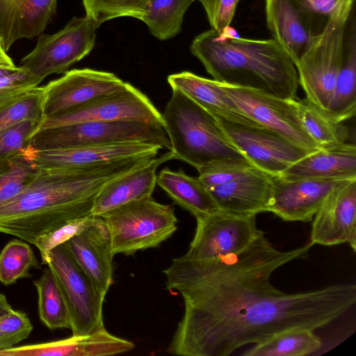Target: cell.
<instances>
[{"label":"cell","instance_id":"obj_32","mask_svg":"<svg viewBox=\"0 0 356 356\" xmlns=\"http://www.w3.org/2000/svg\"><path fill=\"white\" fill-rule=\"evenodd\" d=\"M40 266L28 243L14 239L8 242L0 253V282L10 285L30 276L31 268Z\"/></svg>","mask_w":356,"mask_h":356},{"label":"cell","instance_id":"obj_6","mask_svg":"<svg viewBox=\"0 0 356 356\" xmlns=\"http://www.w3.org/2000/svg\"><path fill=\"white\" fill-rule=\"evenodd\" d=\"M143 143L171 149L161 126L138 120L86 122L38 128L29 145L38 150L115 143Z\"/></svg>","mask_w":356,"mask_h":356},{"label":"cell","instance_id":"obj_5","mask_svg":"<svg viewBox=\"0 0 356 356\" xmlns=\"http://www.w3.org/2000/svg\"><path fill=\"white\" fill-rule=\"evenodd\" d=\"M100 216L110 232L114 255L156 248L177 229L173 207L152 196L131 201Z\"/></svg>","mask_w":356,"mask_h":356},{"label":"cell","instance_id":"obj_35","mask_svg":"<svg viewBox=\"0 0 356 356\" xmlns=\"http://www.w3.org/2000/svg\"><path fill=\"white\" fill-rule=\"evenodd\" d=\"M257 168L246 159L221 160L200 168L198 178L209 189L237 179Z\"/></svg>","mask_w":356,"mask_h":356},{"label":"cell","instance_id":"obj_29","mask_svg":"<svg viewBox=\"0 0 356 356\" xmlns=\"http://www.w3.org/2000/svg\"><path fill=\"white\" fill-rule=\"evenodd\" d=\"M38 296V314L49 329L72 327L70 309L59 282L48 267L42 276L33 281Z\"/></svg>","mask_w":356,"mask_h":356},{"label":"cell","instance_id":"obj_41","mask_svg":"<svg viewBox=\"0 0 356 356\" xmlns=\"http://www.w3.org/2000/svg\"><path fill=\"white\" fill-rule=\"evenodd\" d=\"M307 13L327 20L337 15H349L355 0H294Z\"/></svg>","mask_w":356,"mask_h":356},{"label":"cell","instance_id":"obj_7","mask_svg":"<svg viewBox=\"0 0 356 356\" xmlns=\"http://www.w3.org/2000/svg\"><path fill=\"white\" fill-rule=\"evenodd\" d=\"M350 15H337L329 18L295 65L298 84L306 98L325 113L341 65Z\"/></svg>","mask_w":356,"mask_h":356},{"label":"cell","instance_id":"obj_3","mask_svg":"<svg viewBox=\"0 0 356 356\" xmlns=\"http://www.w3.org/2000/svg\"><path fill=\"white\" fill-rule=\"evenodd\" d=\"M228 29L221 33L213 29L201 33L191 45V54L213 79L282 99H296L297 70L279 44L273 39L236 36Z\"/></svg>","mask_w":356,"mask_h":356},{"label":"cell","instance_id":"obj_9","mask_svg":"<svg viewBox=\"0 0 356 356\" xmlns=\"http://www.w3.org/2000/svg\"><path fill=\"white\" fill-rule=\"evenodd\" d=\"M47 266L57 277L67 302L72 335H87L104 329V297L64 244L51 250Z\"/></svg>","mask_w":356,"mask_h":356},{"label":"cell","instance_id":"obj_11","mask_svg":"<svg viewBox=\"0 0 356 356\" xmlns=\"http://www.w3.org/2000/svg\"><path fill=\"white\" fill-rule=\"evenodd\" d=\"M256 216L218 210L195 217V232L183 256L211 259L245 249L264 233L257 228Z\"/></svg>","mask_w":356,"mask_h":356},{"label":"cell","instance_id":"obj_44","mask_svg":"<svg viewBox=\"0 0 356 356\" xmlns=\"http://www.w3.org/2000/svg\"><path fill=\"white\" fill-rule=\"evenodd\" d=\"M19 67L18 66V68L17 69H9V68H5V67H0V78L1 77H3V76H8V75H10L13 73H14L15 72L17 71L18 70H19Z\"/></svg>","mask_w":356,"mask_h":356},{"label":"cell","instance_id":"obj_45","mask_svg":"<svg viewBox=\"0 0 356 356\" xmlns=\"http://www.w3.org/2000/svg\"><path fill=\"white\" fill-rule=\"evenodd\" d=\"M66 341V346H67V356H70V346H69V339H65Z\"/></svg>","mask_w":356,"mask_h":356},{"label":"cell","instance_id":"obj_4","mask_svg":"<svg viewBox=\"0 0 356 356\" xmlns=\"http://www.w3.org/2000/svg\"><path fill=\"white\" fill-rule=\"evenodd\" d=\"M161 113L174 159L197 170L211 163L245 159L229 142L215 117L177 89Z\"/></svg>","mask_w":356,"mask_h":356},{"label":"cell","instance_id":"obj_30","mask_svg":"<svg viewBox=\"0 0 356 356\" xmlns=\"http://www.w3.org/2000/svg\"><path fill=\"white\" fill-rule=\"evenodd\" d=\"M194 0H152L140 20L160 40L170 39L181 30L184 15Z\"/></svg>","mask_w":356,"mask_h":356},{"label":"cell","instance_id":"obj_13","mask_svg":"<svg viewBox=\"0 0 356 356\" xmlns=\"http://www.w3.org/2000/svg\"><path fill=\"white\" fill-rule=\"evenodd\" d=\"M111 72L74 69L43 87V119L63 115L127 85Z\"/></svg>","mask_w":356,"mask_h":356},{"label":"cell","instance_id":"obj_33","mask_svg":"<svg viewBox=\"0 0 356 356\" xmlns=\"http://www.w3.org/2000/svg\"><path fill=\"white\" fill-rule=\"evenodd\" d=\"M43 87H35L0 104V131L26 120L42 121Z\"/></svg>","mask_w":356,"mask_h":356},{"label":"cell","instance_id":"obj_40","mask_svg":"<svg viewBox=\"0 0 356 356\" xmlns=\"http://www.w3.org/2000/svg\"><path fill=\"white\" fill-rule=\"evenodd\" d=\"M203 6L211 29L219 33L226 30L234 18L240 0H194Z\"/></svg>","mask_w":356,"mask_h":356},{"label":"cell","instance_id":"obj_16","mask_svg":"<svg viewBox=\"0 0 356 356\" xmlns=\"http://www.w3.org/2000/svg\"><path fill=\"white\" fill-rule=\"evenodd\" d=\"M309 243L325 246L348 243L356 251V179L327 195L312 219Z\"/></svg>","mask_w":356,"mask_h":356},{"label":"cell","instance_id":"obj_38","mask_svg":"<svg viewBox=\"0 0 356 356\" xmlns=\"http://www.w3.org/2000/svg\"><path fill=\"white\" fill-rule=\"evenodd\" d=\"M41 122L26 120L0 131V160L26 148Z\"/></svg>","mask_w":356,"mask_h":356},{"label":"cell","instance_id":"obj_1","mask_svg":"<svg viewBox=\"0 0 356 356\" xmlns=\"http://www.w3.org/2000/svg\"><path fill=\"white\" fill-rule=\"evenodd\" d=\"M313 245L275 248L262 234L245 249L211 259H173L165 286L184 299V312L167 349L183 356H227L294 328L315 330L356 302V285L339 284L302 293L270 283L282 266L306 258Z\"/></svg>","mask_w":356,"mask_h":356},{"label":"cell","instance_id":"obj_27","mask_svg":"<svg viewBox=\"0 0 356 356\" xmlns=\"http://www.w3.org/2000/svg\"><path fill=\"white\" fill-rule=\"evenodd\" d=\"M293 103L302 127L321 149H330L346 143L349 130L342 122L330 118L306 97L296 99Z\"/></svg>","mask_w":356,"mask_h":356},{"label":"cell","instance_id":"obj_37","mask_svg":"<svg viewBox=\"0 0 356 356\" xmlns=\"http://www.w3.org/2000/svg\"><path fill=\"white\" fill-rule=\"evenodd\" d=\"M33 330L27 315L12 310L0 317V351L15 347L26 339Z\"/></svg>","mask_w":356,"mask_h":356},{"label":"cell","instance_id":"obj_23","mask_svg":"<svg viewBox=\"0 0 356 356\" xmlns=\"http://www.w3.org/2000/svg\"><path fill=\"white\" fill-rule=\"evenodd\" d=\"M171 159L174 158L170 150L158 158L152 159L143 167L108 184L97 195L91 215L101 216L131 201L152 196L156 184L157 168Z\"/></svg>","mask_w":356,"mask_h":356},{"label":"cell","instance_id":"obj_34","mask_svg":"<svg viewBox=\"0 0 356 356\" xmlns=\"http://www.w3.org/2000/svg\"><path fill=\"white\" fill-rule=\"evenodd\" d=\"M152 0H83L86 15L98 26L112 19L131 17L140 19Z\"/></svg>","mask_w":356,"mask_h":356},{"label":"cell","instance_id":"obj_36","mask_svg":"<svg viewBox=\"0 0 356 356\" xmlns=\"http://www.w3.org/2000/svg\"><path fill=\"white\" fill-rule=\"evenodd\" d=\"M92 218V215H88L68 220L56 229L39 236L33 245L40 251L42 264L47 265L51 250L82 232L90 224Z\"/></svg>","mask_w":356,"mask_h":356},{"label":"cell","instance_id":"obj_10","mask_svg":"<svg viewBox=\"0 0 356 356\" xmlns=\"http://www.w3.org/2000/svg\"><path fill=\"white\" fill-rule=\"evenodd\" d=\"M213 115L227 139L243 157L272 176H280L291 165L315 152L298 146L265 127L250 126Z\"/></svg>","mask_w":356,"mask_h":356},{"label":"cell","instance_id":"obj_2","mask_svg":"<svg viewBox=\"0 0 356 356\" xmlns=\"http://www.w3.org/2000/svg\"><path fill=\"white\" fill-rule=\"evenodd\" d=\"M152 159L133 157L84 170L37 169L20 193L0 205V232L34 244L65 222L91 215L106 186Z\"/></svg>","mask_w":356,"mask_h":356},{"label":"cell","instance_id":"obj_25","mask_svg":"<svg viewBox=\"0 0 356 356\" xmlns=\"http://www.w3.org/2000/svg\"><path fill=\"white\" fill-rule=\"evenodd\" d=\"M351 17L346 24L341 65L325 113L340 122L351 118L356 112V26L354 15Z\"/></svg>","mask_w":356,"mask_h":356},{"label":"cell","instance_id":"obj_24","mask_svg":"<svg viewBox=\"0 0 356 356\" xmlns=\"http://www.w3.org/2000/svg\"><path fill=\"white\" fill-rule=\"evenodd\" d=\"M279 177L286 180L356 179V147L346 143L333 148L318 149L291 165Z\"/></svg>","mask_w":356,"mask_h":356},{"label":"cell","instance_id":"obj_26","mask_svg":"<svg viewBox=\"0 0 356 356\" xmlns=\"http://www.w3.org/2000/svg\"><path fill=\"white\" fill-rule=\"evenodd\" d=\"M156 184L180 207L195 218L219 210L209 189L197 177L186 175L183 169H163Z\"/></svg>","mask_w":356,"mask_h":356},{"label":"cell","instance_id":"obj_22","mask_svg":"<svg viewBox=\"0 0 356 356\" xmlns=\"http://www.w3.org/2000/svg\"><path fill=\"white\" fill-rule=\"evenodd\" d=\"M172 89H177L212 115L228 120L260 127L243 113L222 88L221 83L184 71L168 76Z\"/></svg>","mask_w":356,"mask_h":356},{"label":"cell","instance_id":"obj_21","mask_svg":"<svg viewBox=\"0 0 356 356\" xmlns=\"http://www.w3.org/2000/svg\"><path fill=\"white\" fill-rule=\"evenodd\" d=\"M56 6L57 0H0V39L5 51L17 40L40 35Z\"/></svg>","mask_w":356,"mask_h":356},{"label":"cell","instance_id":"obj_8","mask_svg":"<svg viewBox=\"0 0 356 356\" xmlns=\"http://www.w3.org/2000/svg\"><path fill=\"white\" fill-rule=\"evenodd\" d=\"M97 29L88 16L74 17L57 33L40 34L35 47L21 60L19 67L43 79L63 73L92 50Z\"/></svg>","mask_w":356,"mask_h":356},{"label":"cell","instance_id":"obj_42","mask_svg":"<svg viewBox=\"0 0 356 356\" xmlns=\"http://www.w3.org/2000/svg\"><path fill=\"white\" fill-rule=\"evenodd\" d=\"M0 67H5V68H9V69H17L18 67H17L11 58H10L6 51H5L1 40L0 39Z\"/></svg>","mask_w":356,"mask_h":356},{"label":"cell","instance_id":"obj_17","mask_svg":"<svg viewBox=\"0 0 356 356\" xmlns=\"http://www.w3.org/2000/svg\"><path fill=\"white\" fill-rule=\"evenodd\" d=\"M356 179L312 178L286 180L275 177L268 212L284 221L312 220L327 195L336 187Z\"/></svg>","mask_w":356,"mask_h":356},{"label":"cell","instance_id":"obj_14","mask_svg":"<svg viewBox=\"0 0 356 356\" xmlns=\"http://www.w3.org/2000/svg\"><path fill=\"white\" fill-rule=\"evenodd\" d=\"M222 85L239 109L259 124L298 146L314 151L321 149L302 127L293 100L276 97L253 89Z\"/></svg>","mask_w":356,"mask_h":356},{"label":"cell","instance_id":"obj_20","mask_svg":"<svg viewBox=\"0 0 356 356\" xmlns=\"http://www.w3.org/2000/svg\"><path fill=\"white\" fill-rule=\"evenodd\" d=\"M275 177L257 168L243 177L209 189L218 209L244 214L268 212Z\"/></svg>","mask_w":356,"mask_h":356},{"label":"cell","instance_id":"obj_39","mask_svg":"<svg viewBox=\"0 0 356 356\" xmlns=\"http://www.w3.org/2000/svg\"><path fill=\"white\" fill-rule=\"evenodd\" d=\"M42 80L21 67L14 73L0 78V104L37 87Z\"/></svg>","mask_w":356,"mask_h":356},{"label":"cell","instance_id":"obj_31","mask_svg":"<svg viewBox=\"0 0 356 356\" xmlns=\"http://www.w3.org/2000/svg\"><path fill=\"white\" fill-rule=\"evenodd\" d=\"M26 148L0 160V205L20 193L35 176L37 169Z\"/></svg>","mask_w":356,"mask_h":356},{"label":"cell","instance_id":"obj_28","mask_svg":"<svg viewBox=\"0 0 356 356\" xmlns=\"http://www.w3.org/2000/svg\"><path fill=\"white\" fill-rule=\"evenodd\" d=\"M323 342L314 330L294 328L280 332L268 340L254 344L243 356H303L319 350Z\"/></svg>","mask_w":356,"mask_h":356},{"label":"cell","instance_id":"obj_12","mask_svg":"<svg viewBox=\"0 0 356 356\" xmlns=\"http://www.w3.org/2000/svg\"><path fill=\"white\" fill-rule=\"evenodd\" d=\"M138 120L163 127L161 113L149 99L130 83L61 115L43 119L39 128L86 122Z\"/></svg>","mask_w":356,"mask_h":356},{"label":"cell","instance_id":"obj_19","mask_svg":"<svg viewBox=\"0 0 356 356\" xmlns=\"http://www.w3.org/2000/svg\"><path fill=\"white\" fill-rule=\"evenodd\" d=\"M266 25L273 39L298 63L322 29L316 17L304 11L294 0H265Z\"/></svg>","mask_w":356,"mask_h":356},{"label":"cell","instance_id":"obj_43","mask_svg":"<svg viewBox=\"0 0 356 356\" xmlns=\"http://www.w3.org/2000/svg\"><path fill=\"white\" fill-rule=\"evenodd\" d=\"M12 310L13 308L8 302L6 296L0 293V317L7 314Z\"/></svg>","mask_w":356,"mask_h":356},{"label":"cell","instance_id":"obj_15","mask_svg":"<svg viewBox=\"0 0 356 356\" xmlns=\"http://www.w3.org/2000/svg\"><path fill=\"white\" fill-rule=\"evenodd\" d=\"M161 149L154 144L128 143L49 150L35 149L29 145L26 152L36 169L84 170L129 158H154Z\"/></svg>","mask_w":356,"mask_h":356},{"label":"cell","instance_id":"obj_18","mask_svg":"<svg viewBox=\"0 0 356 356\" xmlns=\"http://www.w3.org/2000/svg\"><path fill=\"white\" fill-rule=\"evenodd\" d=\"M73 258L105 298L113 284L112 243L110 232L100 216H92L90 224L63 243Z\"/></svg>","mask_w":356,"mask_h":356}]
</instances>
